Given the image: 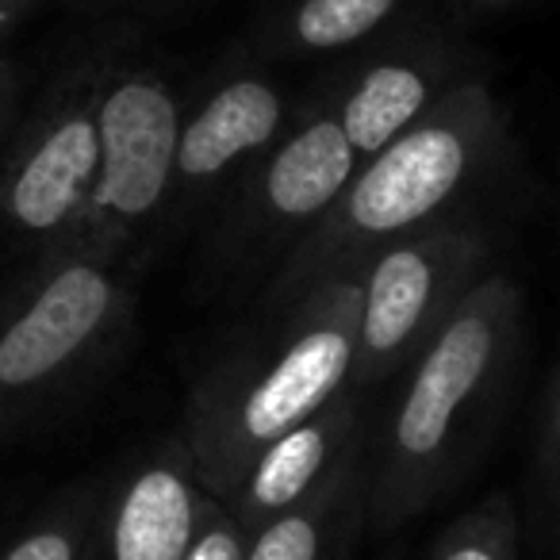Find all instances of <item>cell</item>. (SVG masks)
I'll return each instance as SVG.
<instances>
[{"label":"cell","mask_w":560,"mask_h":560,"mask_svg":"<svg viewBox=\"0 0 560 560\" xmlns=\"http://www.w3.org/2000/svg\"><path fill=\"white\" fill-rule=\"evenodd\" d=\"M541 483L549 491V506L560 526V365L552 376L549 404H545V430H541Z\"/></svg>","instance_id":"obj_18"},{"label":"cell","mask_w":560,"mask_h":560,"mask_svg":"<svg viewBox=\"0 0 560 560\" xmlns=\"http://www.w3.org/2000/svg\"><path fill=\"white\" fill-rule=\"evenodd\" d=\"M185 96L154 62L108 47L96 93L101 162L85 219L73 238L147 269L162 249Z\"/></svg>","instance_id":"obj_6"},{"label":"cell","mask_w":560,"mask_h":560,"mask_svg":"<svg viewBox=\"0 0 560 560\" xmlns=\"http://www.w3.org/2000/svg\"><path fill=\"white\" fill-rule=\"evenodd\" d=\"M353 154L327 93L296 101L280 139L242 173L196 231V289L208 300H242L265 289L350 185Z\"/></svg>","instance_id":"obj_5"},{"label":"cell","mask_w":560,"mask_h":560,"mask_svg":"<svg viewBox=\"0 0 560 560\" xmlns=\"http://www.w3.org/2000/svg\"><path fill=\"white\" fill-rule=\"evenodd\" d=\"M419 9L422 0H277L254 24L246 50L261 62L346 58Z\"/></svg>","instance_id":"obj_13"},{"label":"cell","mask_w":560,"mask_h":560,"mask_svg":"<svg viewBox=\"0 0 560 560\" xmlns=\"http://www.w3.org/2000/svg\"><path fill=\"white\" fill-rule=\"evenodd\" d=\"M361 396L365 392L358 388L338 392L323 411L296 422L289 434H280L249 460L242 480L223 499V506L238 518L246 534L312 499L346 460H353L365 450L369 434Z\"/></svg>","instance_id":"obj_12"},{"label":"cell","mask_w":560,"mask_h":560,"mask_svg":"<svg viewBox=\"0 0 560 560\" xmlns=\"http://www.w3.org/2000/svg\"><path fill=\"white\" fill-rule=\"evenodd\" d=\"M20 96H24V73L9 55H0V147L20 119Z\"/></svg>","instance_id":"obj_19"},{"label":"cell","mask_w":560,"mask_h":560,"mask_svg":"<svg viewBox=\"0 0 560 560\" xmlns=\"http://www.w3.org/2000/svg\"><path fill=\"white\" fill-rule=\"evenodd\" d=\"M483 272L488 242L453 215L369 257L361 265L350 388L369 392L392 381L438 335Z\"/></svg>","instance_id":"obj_8"},{"label":"cell","mask_w":560,"mask_h":560,"mask_svg":"<svg viewBox=\"0 0 560 560\" xmlns=\"http://www.w3.org/2000/svg\"><path fill=\"white\" fill-rule=\"evenodd\" d=\"M427 560H518V518L506 495H491L442 529Z\"/></svg>","instance_id":"obj_16"},{"label":"cell","mask_w":560,"mask_h":560,"mask_svg":"<svg viewBox=\"0 0 560 560\" xmlns=\"http://www.w3.org/2000/svg\"><path fill=\"white\" fill-rule=\"evenodd\" d=\"M468 78H480L472 47L450 24L411 16L369 47L346 55L319 89L353 154L365 162Z\"/></svg>","instance_id":"obj_10"},{"label":"cell","mask_w":560,"mask_h":560,"mask_svg":"<svg viewBox=\"0 0 560 560\" xmlns=\"http://www.w3.org/2000/svg\"><path fill=\"white\" fill-rule=\"evenodd\" d=\"M215 506L180 434L162 438L104 476L85 560H185Z\"/></svg>","instance_id":"obj_11"},{"label":"cell","mask_w":560,"mask_h":560,"mask_svg":"<svg viewBox=\"0 0 560 560\" xmlns=\"http://www.w3.org/2000/svg\"><path fill=\"white\" fill-rule=\"evenodd\" d=\"M35 4H39V0H0V43L9 39V35L32 16Z\"/></svg>","instance_id":"obj_21"},{"label":"cell","mask_w":560,"mask_h":560,"mask_svg":"<svg viewBox=\"0 0 560 560\" xmlns=\"http://www.w3.org/2000/svg\"><path fill=\"white\" fill-rule=\"evenodd\" d=\"M296 101L284 81L246 47L219 62L185 101L162 246L200 231L231 185L280 139Z\"/></svg>","instance_id":"obj_9"},{"label":"cell","mask_w":560,"mask_h":560,"mask_svg":"<svg viewBox=\"0 0 560 560\" xmlns=\"http://www.w3.org/2000/svg\"><path fill=\"white\" fill-rule=\"evenodd\" d=\"M104 50H89L70 62L35 101L0 150V269L50 254L78 234L96 185L101 135Z\"/></svg>","instance_id":"obj_7"},{"label":"cell","mask_w":560,"mask_h":560,"mask_svg":"<svg viewBox=\"0 0 560 560\" xmlns=\"http://www.w3.org/2000/svg\"><path fill=\"white\" fill-rule=\"evenodd\" d=\"M365 450L346 460L312 499L277 514L246 537L242 560H335L342 545L365 526Z\"/></svg>","instance_id":"obj_14"},{"label":"cell","mask_w":560,"mask_h":560,"mask_svg":"<svg viewBox=\"0 0 560 560\" xmlns=\"http://www.w3.org/2000/svg\"><path fill=\"white\" fill-rule=\"evenodd\" d=\"M142 269L70 238L20 265L0 292V445L81 399L135 335Z\"/></svg>","instance_id":"obj_4"},{"label":"cell","mask_w":560,"mask_h":560,"mask_svg":"<svg viewBox=\"0 0 560 560\" xmlns=\"http://www.w3.org/2000/svg\"><path fill=\"white\" fill-rule=\"evenodd\" d=\"M246 537L249 534L238 526V518L219 503L215 511H211V518L203 522L192 549L185 552V560H242L246 557Z\"/></svg>","instance_id":"obj_17"},{"label":"cell","mask_w":560,"mask_h":560,"mask_svg":"<svg viewBox=\"0 0 560 560\" xmlns=\"http://www.w3.org/2000/svg\"><path fill=\"white\" fill-rule=\"evenodd\" d=\"M518 0H445V12L450 20L457 24H472V20H483V16H499V12L514 9Z\"/></svg>","instance_id":"obj_20"},{"label":"cell","mask_w":560,"mask_h":560,"mask_svg":"<svg viewBox=\"0 0 560 560\" xmlns=\"http://www.w3.org/2000/svg\"><path fill=\"white\" fill-rule=\"evenodd\" d=\"M506 142V108L483 78H468L415 127L353 170L330 211L261 289V312L284 307L330 277L353 272L384 246L450 219Z\"/></svg>","instance_id":"obj_3"},{"label":"cell","mask_w":560,"mask_h":560,"mask_svg":"<svg viewBox=\"0 0 560 560\" xmlns=\"http://www.w3.org/2000/svg\"><path fill=\"white\" fill-rule=\"evenodd\" d=\"M358 289L353 269L269 307L188 384L177 434L219 503L265 445L350 388Z\"/></svg>","instance_id":"obj_2"},{"label":"cell","mask_w":560,"mask_h":560,"mask_svg":"<svg viewBox=\"0 0 560 560\" xmlns=\"http://www.w3.org/2000/svg\"><path fill=\"white\" fill-rule=\"evenodd\" d=\"M522 350V292L503 272L453 307L407 361L376 438H365V526L392 534L442 499L499 419Z\"/></svg>","instance_id":"obj_1"},{"label":"cell","mask_w":560,"mask_h":560,"mask_svg":"<svg viewBox=\"0 0 560 560\" xmlns=\"http://www.w3.org/2000/svg\"><path fill=\"white\" fill-rule=\"evenodd\" d=\"M101 491L104 476H89L55 491L0 541V560H85Z\"/></svg>","instance_id":"obj_15"}]
</instances>
